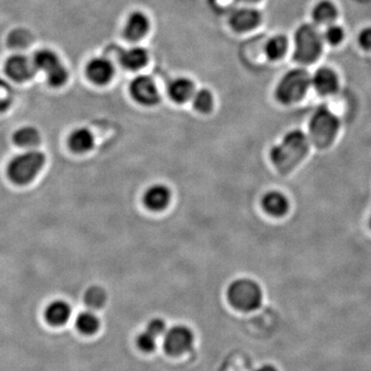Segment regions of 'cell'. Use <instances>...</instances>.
Returning <instances> with one entry per match:
<instances>
[{"instance_id": "1", "label": "cell", "mask_w": 371, "mask_h": 371, "mask_svg": "<svg viewBox=\"0 0 371 371\" xmlns=\"http://www.w3.org/2000/svg\"><path fill=\"white\" fill-rule=\"evenodd\" d=\"M308 138L299 130L287 133L281 144L272 147L270 159L279 173L286 174L292 171L305 159L308 152Z\"/></svg>"}, {"instance_id": "2", "label": "cell", "mask_w": 371, "mask_h": 371, "mask_svg": "<svg viewBox=\"0 0 371 371\" xmlns=\"http://www.w3.org/2000/svg\"><path fill=\"white\" fill-rule=\"evenodd\" d=\"M323 49V37L316 26L303 24L295 33L294 59L308 64L316 61Z\"/></svg>"}, {"instance_id": "3", "label": "cell", "mask_w": 371, "mask_h": 371, "mask_svg": "<svg viewBox=\"0 0 371 371\" xmlns=\"http://www.w3.org/2000/svg\"><path fill=\"white\" fill-rule=\"evenodd\" d=\"M339 121L326 107H320L310 122V140L320 149L332 144L339 133Z\"/></svg>"}, {"instance_id": "4", "label": "cell", "mask_w": 371, "mask_h": 371, "mask_svg": "<svg viewBox=\"0 0 371 371\" xmlns=\"http://www.w3.org/2000/svg\"><path fill=\"white\" fill-rule=\"evenodd\" d=\"M44 162L46 156L39 151H28L16 156L8 166V178L15 184H28L42 171Z\"/></svg>"}, {"instance_id": "5", "label": "cell", "mask_w": 371, "mask_h": 371, "mask_svg": "<svg viewBox=\"0 0 371 371\" xmlns=\"http://www.w3.org/2000/svg\"><path fill=\"white\" fill-rule=\"evenodd\" d=\"M228 299L238 310L253 312L260 308L262 303V290L253 279H236L229 286Z\"/></svg>"}, {"instance_id": "6", "label": "cell", "mask_w": 371, "mask_h": 371, "mask_svg": "<svg viewBox=\"0 0 371 371\" xmlns=\"http://www.w3.org/2000/svg\"><path fill=\"white\" fill-rule=\"evenodd\" d=\"M312 79L305 69L288 71L276 87V95L279 102L291 104L299 102L308 92Z\"/></svg>"}, {"instance_id": "7", "label": "cell", "mask_w": 371, "mask_h": 371, "mask_svg": "<svg viewBox=\"0 0 371 371\" xmlns=\"http://www.w3.org/2000/svg\"><path fill=\"white\" fill-rule=\"evenodd\" d=\"M193 333L185 326H174L165 332L164 350L173 356H180L191 350Z\"/></svg>"}, {"instance_id": "8", "label": "cell", "mask_w": 371, "mask_h": 371, "mask_svg": "<svg viewBox=\"0 0 371 371\" xmlns=\"http://www.w3.org/2000/svg\"><path fill=\"white\" fill-rule=\"evenodd\" d=\"M130 93L134 100L144 106H155L160 100L155 82L147 75H140L131 82Z\"/></svg>"}, {"instance_id": "9", "label": "cell", "mask_w": 371, "mask_h": 371, "mask_svg": "<svg viewBox=\"0 0 371 371\" xmlns=\"http://www.w3.org/2000/svg\"><path fill=\"white\" fill-rule=\"evenodd\" d=\"M4 69H6L8 77L18 83H23L32 79L37 71L33 60L23 55H15L8 58Z\"/></svg>"}, {"instance_id": "10", "label": "cell", "mask_w": 371, "mask_h": 371, "mask_svg": "<svg viewBox=\"0 0 371 371\" xmlns=\"http://www.w3.org/2000/svg\"><path fill=\"white\" fill-rule=\"evenodd\" d=\"M261 21L260 13L254 8H239L230 17V25L238 32H245L256 28Z\"/></svg>"}, {"instance_id": "11", "label": "cell", "mask_w": 371, "mask_h": 371, "mask_svg": "<svg viewBox=\"0 0 371 371\" xmlns=\"http://www.w3.org/2000/svg\"><path fill=\"white\" fill-rule=\"evenodd\" d=\"M171 193L169 187L162 184L151 186L144 195L145 205L152 211H162L171 202Z\"/></svg>"}, {"instance_id": "12", "label": "cell", "mask_w": 371, "mask_h": 371, "mask_svg": "<svg viewBox=\"0 0 371 371\" xmlns=\"http://www.w3.org/2000/svg\"><path fill=\"white\" fill-rule=\"evenodd\" d=\"M87 75L96 85H106L114 77V66L106 58H95L87 66Z\"/></svg>"}, {"instance_id": "13", "label": "cell", "mask_w": 371, "mask_h": 371, "mask_svg": "<svg viewBox=\"0 0 371 371\" xmlns=\"http://www.w3.org/2000/svg\"><path fill=\"white\" fill-rule=\"evenodd\" d=\"M312 84L318 93L322 95H330L339 89V78L332 69L322 67L315 73L312 78Z\"/></svg>"}, {"instance_id": "14", "label": "cell", "mask_w": 371, "mask_h": 371, "mask_svg": "<svg viewBox=\"0 0 371 371\" xmlns=\"http://www.w3.org/2000/svg\"><path fill=\"white\" fill-rule=\"evenodd\" d=\"M150 29V21L145 13L134 12L129 16L124 29V35L129 40L142 39Z\"/></svg>"}, {"instance_id": "15", "label": "cell", "mask_w": 371, "mask_h": 371, "mask_svg": "<svg viewBox=\"0 0 371 371\" xmlns=\"http://www.w3.org/2000/svg\"><path fill=\"white\" fill-rule=\"evenodd\" d=\"M262 207L270 216L281 217L289 209V201L281 192H268L263 196Z\"/></svg>"}, {"instance_id": "16", "label": "cell", "mask_w": 371, "mask_h": 371, "mask_svg": "<svg viewBox=\"0 0 371 371\" xmlns=\"http://www.w3.org/2000/svg\"><path fill=\"white\" fill-rule=\"evenodd\" d=\"M169 94L174 102L184 104L194 95V84L187 78H178L169 85Z\"/></svg>"}, {"instance_id": "17", "label": "cell", "mask_w": 371, "mask_h": 371, "mask_svg": "<svg viewBox=\"0 0 371 371\" xmlns=\"http://www.w3.org/2000/svg\"><path fill=\"white\" fill-rule=\"evenodd\" d=\"M71 306L63 300L53 301L44 312L47 321L53 326L64 325L71 318Z\"/></svg>"}, {"instance_id": "18", "label": "cell", "mask_w": 371, "mask_h": 371, "mask_svg": "<svg viewBox=\"0 0 371 371\" xmlns=\"http://www.w3.org/2000/svg\"><path fill=\"white\" fill-rule=\"evenodd\" d=\"M149 56L142 48H131L120 55V62L125 68L138 71L146 66Z\"/></svg>"}, {"instance_id": "19", "label": "cell", "mask_w": 371, "mask_h": 371, "mask_svg": "<svg viewBox=\"0 0 371 371\" xmlns=\"http://www.w3.org/2000/svg\"><path fill=\"white\" fill-rule=\"evenodd\" d=\"M69 147L75 153L90 151L94 146V136L87 128L75 129L69 136Z\"/></svg>"}, {"instance_id": "20", "label": "cell", "mask_w": 371, "mask_h": 371, "mask_svg": "<svg viewBox=\"0 0 371 371\" xmlns=\"http://www.w3.org/2000/svg\"><path fill=\"white\" fill-rule=\"evenodd\" d=\"M337 17V8L330 0H321L312 10V18L320 24H328Z\"/></svg>"}, {"instance_id": "21", "label": "cell", "mask_w": 371, "mask_h": 371, "mask_svg": "<svg viewBox=\"0 0 371 371\" xmlns=\"http://www.w3.org/2000/svg\"><path fill=\"white\" fill-rule=\"evenodd\" d=\"M32 60L37 69L44 71L46 75L52 71L56 67L59 66L60 64H62L56 53L51 50H47V49L37 51Z\"/></svg>"}, {"instance_id": "22", "label": "cell", "mask_w": 371, "mask_h": 371, "mask_svg": "<svg viewBox=\"0 0 371 371\" xmlns=\"http://www.w3.org/2000/svg\"><path fill=\"white\" fill-rule=\"evenodd\" d=\"M13 140L18 147H33L39 144L40 135L37 129L27 126L16 131Z\"/></svg>"}, {"instance_id": "23", "label": "cell", "mask_w": 371, "mask_h": 371, "mask_svg": "<svg viewBox=\"0 0 371 371\" xmlns=\"http://www.w3.org/2000/svg\"><path fill=\"white\" fill-rule=\"evenodd\" d=\"M287 48V39L284 35H276L266 42L265 54L270 60H279L285 55Z\"/></svg>"}, {"instance_id": "24", "label": "cell", "mask_w": 371, "mask_h": 371, "mask_svg": "<svg viewBox=\"0 0 371 371\" xmlns=\"http://www.w3.org/2000/svg\"><path fill=\"white\" fill-rule=\"evenodd\" d=\"M75 324H77V328L80 332L89 335L97 332L100 322L93 312H80L78 316Z\"/></svg>"}, {"instance_id": "25", "label": "cell", "mask_w": 371, "mask_h": 371, "mask_svg": "<svg viewBox=\"0 0 371 371\" xmlns=\"http://www.w3.org/2000/svg\"><path fill=\"white\" fill-rule=\"evenodd\" d=\"M84 301L89 308L98 310L106 305L107 293L102 287L93 286L85 292Z\"/></svg>"}, {"instance_id": "26", "label": "cell", "mask_w": 371, "mask_h": 371, "mask_svg": "<svg viewBox=\"0 0 371 371\" xmlns=\"http://www.w3.org/2000/svg\"><path fill=\"white\" fill-rule=\"evenodd\" d=\"M192 102H193V107H195L196 111H200V113H209L214 106V97L207 89H200L197 92L194 93Z\"/></svg>"}, {"instance_id": "27", "label": "cell", "mask_w": 371, "mask_h": 371, "mask_svg": "<svg viewBox=\"0 0 371 371\" xmlns=\"http://www.w3.org/2000/svg\"><path fill=\"white\" fill-rule=\"evenodd\" d=\"M13 98L12 87L6 80L0 79V113L6 111L11 107Z\"/></svg>"}, {"instance_id": "28", "label": "cell", "mask_w": 371, "mask_h": 371, "mask_svg": "<svg viewBox=\"0 0 371 371\" xmlns=\"http://www.w3.org/2000/svg\"><path fill=\"white\" fill-rule=\"evenodd\" d=\"M345 37V32L341 26L332 25L328 26L326 29L325 33H324V37H325L326 42L328 44H332V46H336V44H341V40Z\"/></svg>"}, {"instance_id": "29", "label": "cell", "mask_w": 371, "mask_h": 371, "mask_svg": "<svg viewBox=\"0 0 371 371\" xmlns=\"http://www.w3.org/2000/svg\"><path fill=\"white\" fill-rule=\"evenodd\" d=\"M138 346L140 350L144 352L150 353L155 350L156 348V336H154L152 333L145 332L140 333L138 336Z\"/></svg>"}, {"instance_id": "30", "label": "cell", "mask_w": 371, "mask_h": 371, "mask_svg": "<svg viewBox=\"0 0 371 371\" xmlns=\"http://www.w3.org/2000/svg\"><path fill=\"white\" fill-rule=\"evenodd\" d=\"M147 330L150 333H152L154 336L158 337L166 332V324H165L163 320L157 318L153 319L147 324Z\"/></svg>"}, {"instance_id": "31", "label": "cell", "mask_w": 371, "mask_h": 371, "mask_svg": "<svg viewBox=\"0 0 371 371\" xmlns=\"http://www.w3.org/2000/svg\"><path fill=\"white\" fill-rule=\"evenodd\" d=\"M358 40L364 50H371V27H366L360 32Z\"/></svg>"}, {"instance_id": "32", "label": "cell", "mask_w": 371, "mask_h": 371, "mask_svg": "<svg viewBox=\"0 0 371 371\" xmlns=\"http://www.w3.org/2000/svg\"><path fill=\"white\" fill-rule=\"evenodd\" d=\"M256 371H278L274 366L272 365H264L262 367L258 368Z\"/></svg>"}, {"instance_id": "33", "label": "cell", "mask_w": 371, "mask_h": 371, "mask_svg": "<svg viewBox=\"0 0 371 371\" xmlns=\"http://www.w3.org/2000/svg\"><path fill=\"white\" fill-rule=\"evenodd\" d=\"M238 1H243V2H255V1H258V0H238Z\"/></svg>"}, {"instance_id": "34", "label": "cell", "mask_w": 371, "mask_h": 371, "mask_svg": "<svg viewBox=\"0 0 371 371\" xmlns=\"http://www.w3.org/2000/svg\"><path fill=\"white\" fill-rule=\"evenodd\" d=\"M370 227H371V217H370Z\"/></svg>"}]
</instances>
